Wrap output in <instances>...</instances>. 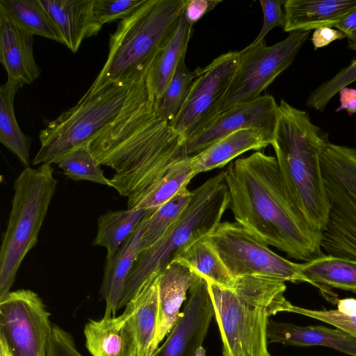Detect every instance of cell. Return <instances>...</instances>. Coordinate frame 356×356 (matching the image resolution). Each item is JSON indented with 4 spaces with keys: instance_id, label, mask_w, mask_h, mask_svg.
Masks as SVG:
<instances>
[{
    "instance_id": "1",
    "label": "cell",
    "mask_w": 356,
    "mask_h": 356,
    "mask_svg": "<svg viewBox=\"0 0 356 356\" xmlns=\"http://www.w3.org/2000/svg\"><path fill=\"white\" fill-rule=\"evenodd\" d=\"M131 83L117 119L87 145L101 165L111 168V187L137 209L179 162L188 157L186 140L161 118L144 79Z\"/></svg>"
},
{
    "instance_id": "2",
    "label": "cell",
    "mask_w": 356,
    "mask_h": 356,
    "mask_svg": "<svg viewBox=\"0 0 356 356\" xmlns=\"http://www.w3.org/2000/svg\"><path fill=\"white\" fill-rule=\"evenodd\" d=\"M224 172L237 223L291 258L306 262L323 254L322 233L294 204L275 156L257 151L231 162Z\"/></svg>"
},
{
    "instance_id": "3",
    "label": "cell",
    "mask_w": 356,
    "mask_h": 356,
    "mask_svg": "<svg viewBox=\"0 0 356 356\" xmlns=\"http://www.w3.org/2000/svg\"><path fill=\"white\" fill-rule=\"evenodd\" d=\"M327 141V134L306 111L280 101L270 145L292 200L310 226L321 233L330 212L320 160Z\"/></svg>"
},
{
    "instance_id": "4",
    "label": "cell",
    "mask_w": 356,
    "mask_h": 356,
    "mask_svg": "<svg viewBox=\"0 0 356 356\" xmlns=\"http://www.w3.org/2000/svg\"><path fill=\"white\" fill-rule=\"evenodd\" d=\"M187 0H146L121 20L110 35L108 58L89 87L133 81L146 74L159 51L176 31Z\"/></svg>"
},
{
    "instance_id": "5",
    "label": "cell",
    "mask_w": 356,
    "mask_h": 356,
    "mask_svg": "<svg viewBox=\"0 0 356 356\" xmlns=\"http://www.w3.org/2000/svg\"><path fill=\"white\" fill-rule=\"evenodd\" d=\"M229 206V191L222 170L194 189L189 205L175 224L154 244L138 254L118 309L125 307L149 277L161 273L189 245L205 238L221 222Z\"/></svg>"
},
{
    "instance_id": "6",
    "label": "cell",
    "mask_w": 356,
    "mask_h": 356,
    "mask_svg": "<svg viewBox=\"0 0 356 356\" xmlns=\"http://www.w3.org/2000/svg\"><path fill=\"white\" fill-rule=\"evenodd\" d=\"M57 181L50 164L25 168L14 181V194L0 250V300L6 296L27 253L35 247L55 194Z\"/></svg>"
},
{
    "instance_id": "7",
    "label": "cell",
    "mask_w": 356,
    "mask_h": 356,
    "mask_svg": "<svg viewBox=\"0 0 356 356\" xmlns=\"http://www.w3.org/2000/svg\"><path fill=\"white\" fill-rule=\"evenodd\" d=\"M135 80L110 83L93 92L88 88L75 106L40 131V147L33 164L56 163L72 150L86 146L117 119Z\"/></svg>"
},
{
    "instance_id": "8",
    "label": "cell",
    "mask_w": 356,
    "mask_h": 356,
    "mask_svg": "<svg viewBox=\"0 0 356 356\" xmlns=\"http://www.w3.org/2000/svg\"><path fill=\"white\" fill-rule=\"evenodd\" d=\"M320 160L330 202L321 249L356 261V149L328 140Z\"/></svg>"
},
{
    "instance_id": "9",
    "label": "cell",
    "mask_w": 356,
    "mask_h": 356,
    "mask_svg": "<svg viewBox=\"0 0 356 356\" xmlns=\"http://www.w3.org/2000/svg\"><path fill=\"white\" fill-rule=\"evenodd\" d=\"M205 239L234 277L253 275L311 284L301 264L276 254L236 222H220Z\"/></svg>"
},
{
    "instance_id": "10",
    "label": "cell",
    "mask_w": 356,
    "mask_h": 356,
    "mask_svg": "<svg viewBox=\"0 0 356 356\" xmlns=\"http://www.w3.org/2000/svg\"><path fill=\"white\" fill-rule=\"evenodd\" d=\"M310 33L289 32L283 40L268 46L266 42L248 45L239 52L238 62L218 113L260 95L292 63Z\"/></svg>"
},
{
    "instance_id": "11",
    "label": "cell",
    "mask_w": 356,
    "mask_h": 356,
    "mask_svg": "<svg viewBox=\"0 0 356 356\" xmlns=\"http://www.w3.org/2000/svg\"><path fill=\"white\" fill-rule=\"evenodd\" d=\"M50 313L30 289L10 291L0 300V334L13 356H54Z\"/></svg>"
},
{
    "instance_id": "12",
    "label": "cell",
    "mask_w": 356,
    "mask_h": 356,
    "mask_svg": "<svg viewBox=\"0 0 356 356\" xmlns=\"http://www.w3.org/2000/svg\"><path fill=\"white\" fill-rule=\"evenodd\" d=\"M224 356H270L268 348L269 314L252 307L233 291L209 282Z\"/></svg>"
},
{
    "instance_id": "13",
    "label": "cell",
    "mask_w": 356,
    "mask_h": 356,
    "mask_svg": "<svg viewBox=\"0 0 356 356\" xmlns=\"http://www.w3.org/2000/svg\"><path fill=\"white\" fill-rule=\"evenodd\" d=\"M239 58L229 51L213 59L203 68L193 70L194 81L178 115L169 125L186 140L199 132L218 113Z\"/></svg>"
},
{
    "instance_id": "14",
    "label": "cell",
    "mask_w": 356,
    "mask_h": 356,
    "mask_svg": "<svg viewBox=\"0 0 356 356\" xmlns=\"http://www.w3.org/2000/svg\"><path fill=\"white\" fill-rule=\"evenodd\" d=\"M278 104L270 95H260L217 115L186 142L188 156H195L227 135L244 129L254 130L271 144L276 127Z\"/></svg>"
},
{
    "instance_id": "15",
    "label": "cell",
    "mask_w": 356,
    "mask_h": 356,
    "mask_svg": "<svg viewBox=\"0 0 356 356\" xmlns=\"http://www.w3.org/2000/svg\"><path fill=\"white\" fill-rule=\"evenodd\" d=\"M183 312L161 347V356H195L214 314L207 281L198 276L188 291Z\"/></svg>"
},
{
    "instance_id": "16",
    "label": "cell",
    "mask_w": 356,
    "mask_h": 356,
    "mask_svg": "<svg viewBox=\"0 0 356 356\" xmlns=\"http://www.w3.org/2000/svg\"><path fill=\"white\" fill-rule=\"evenodd\" d=\"M33 36L0 12V61L8 79L22 86L40 74L33 56Z\"/></svg>"
},
{
    "instance_id": "17",
    "label": "cell",
    "mask_w": 356,
    "mask_h": 356,
    "mask_svg": "<svg viewBox=\"0 0 356 356\" xmlns=\"http://www.w3.org/2000/svg\"><path fill=\"white\" fill-rule=\"evenodd\" d=\"M197 277L189 268L177 261H172L160 273L159 315L153 346L155 353L160 343L177 324L181 306Z\"/></svg>"
},
{
    "instance_id": "18",
    "label": "cell",
    "mask_w": 356,
    "mask_h": 356,
    "mask_svg": "<svg viewBox=\"0 0 356 356\" xmlns=\"http://www.w3.org/2000/svg\"><path fill=\"white\" fill-rule=\"evenodd\" d=\"M57 26L65 44L76 53L84 39L96 35L102 26L94 14L95 0H40Z\"/></svg>"
},
{
    "instance_id": "19",
    "label": "cell",
    "mask_w": 356,
    "mask_h": 356,
    "mask_svg": "<svg viewBox=\"0 0 356 356\" xmlns=\"http://www.w3.org/2000/svg\"><path fill=\"white\" fill-rule=\"evenodd\" d=\"M267 338L270 343L296 346H321L356 356V337L346 331L323 325L300 326L269 318Z\"/></svg>"
},
{
    "instance_id": "20",
    "label": "cell",
    "mask_w": 356,
    "mask_h": 356,
    "mask_svg": "<svg viewBox=\"0 0 356 356\" xmlns=\"http://www.w3.org/2000/svg\"><path fill=\"white\" fill-rule=\"evenodd\" d=\"M160 273L149 277L125 305L124 314L130 321L137 343V356H154V341L159 315Z\"/></svg>"
},
{
    "instance_id": "21",
    "label": "cell",
    "mask_w": 356,
    "mask_h": 356,
    "mask_svg": "<svg viewBox=\"0 0 356 356\" xmlns=\"http://www.w3.org/2000/svg\"><path fill=\"white\" fill-rule=\"evenodd\" d=\"M286 32L333 28L356 10V0H286Z\"/></svg>"
},
{
    "instance_id": "22",
    "label": "cell",
    "mask_w": 356,
    "mask_h": 356,
    "mask_svg": "<svg viewBox=\"0 0 356 356\" xmlns=\"http://www.w3.org/2000/svg\"><path fill=\"white\" fill-rule=\"evenodd\" d=\"M83 332L86 346L92 356H137L135 334L124 313L90 319Z\"/></svg>"
},
{
    "instance_id": "23",
    "label": "cell",
    "mask_w": 356,
    "mask_h": 356,
    "mask_svg": "<svg viewBox=\"0 0 356 356\" xmlns=\"http://www.w3.org/2000/svg\"><path fill=\"white\" fill-rule=\"evenodd\" d=\"M192 29L183 13L176 31L152 60L144 78L151 101L157 102L162 97L180 60L186 56Z\"/></svg>"
},
{
    "instance_id": "24",
    "label": "cell",
    "mask_w": 356,
    "mask_h": 356,
    "mask_svg": "<svg viewBox=\"0 0 356 356\" xmlns=\"http://www.w3.org/2000/svg\"><path fill=\"white\" fill-rule=\"evenodd\" d=\"M151 211L149 212V213ZM147 216L124 241L114 257L104 264L100 294L106 302L104 315L116 316L127 278L138 254Z\"/></svg>"
},
{
    "instance_id": "25",
    "label": "cell",
    "mask_w": 356,
    "mask_h": 356,
    "mask_svg": "<svg viewBox=\"0 0 356 356\" xmlns=\"http://www.w3.org/2000/svg\"><path fill=\"white\" fill-rule=\"evenodd\" d=\"M270 145L259 132L249 129L234 131L218 140L201 153L191 156L195 175L222 168L250 150H260Z\"/></svg>"
},
{
    "instance_id": "26",
    "label": "cell",
    "mask_w": 356,
    "mask_h": 356,
    "mask_svg": "<svg viewBox=\"0 0 356 356\" xmlns=\"http://www.w3.org/2000/svg\"><path fill=\"white\" fill-rule=\"evenodd\" d=\"M301 268L310 284L318 288L328 299L333 297L328 288L356 293L355 260L323 254L301 263Z\"/></svg>"
},
{
    "instance_id": "27",
    "label": "cell",
    "mask_w": 356,
    "mask_h": 356,
    "mask_svg": "<svg viewBox=\"0 0 356 356\" xmlns=\"http://www.w3.org/2000/svg\"><path fill=\"white\" fill-rule=\"evenodd\" d=\"M285 282L279 280L246 275L236 277L231 289L248 305L264 309L269 316L291 312L293 305L286 300Z\"/></svg>"
},
{
    "instance_id": "28",
    "label": "cell",
    "mask_w": 356,
    "mask_h": 356,
    "mask_svg": "<svg viewBox=\"0 0 356 356\" xmlns=\"http://www.w3.org/2000/svg\"><path fill=\"white\" fill-rule=\"evenodd\" d=\"M151 210L109 211L97 220V232L92 245L106 249V261H109L124 241L132 234Z\"/></svg>"
},
{
    "instance_id": "29",
    "label": "cell",
    "mask_w": 356,
    "mask_h": 356,
    "mask_svg": "<svg viewBox=\"0 0 356 356\" xmlns=\"http://www.w3.org/2000/svg\"><path fill=\"white\" fill-rule=\"evenodd\" d=\"M22 86L8 79L0 87V142L28 168L31 139L21 131L14 112L15 97Z\"/></svg>"
},
{
    "instance_id": "30",
    "label": "cell",
    "mask_w": 356,
    "mask_h": 356,
    "mask_svg": "<svg viewBox=\"0 0 356 356\" xmlns=\"http://www.w3.org/2000/svg\"><path fill=\"white\" fill-rule=\"evenodd\" d=\"M0 12L31 35L63 44L57 26L40 0H0Z\"/></svg>"
},
{
    "instance_id": "31",
    "label": "cell",
    "mask_w": 356,
    "mask_h": 356,
    "mask_svg": "<svg viewBox=\"0 0 356 356\" xmlns=\"http://www.w3.org/2000/svg\"><path fill=\"white\" fill-rule=\"evenodd\" d=\"M174 261L185 265L209 282L229 290L233 286L235 277L205 238L189 245Z\"/></svg>"
},
{
    "instance_id": "32",
    "label": "cell",
    "mask_w": 356,
    "mask_h": 356,
    "mask_svg": "<svg viewBox=\"0 0 356 356\" xmlns=\"http://www.w3.org/2000/svg\"><path fill=\"white\" fill-rule=\"evenodd\" d=\"M192 196L193 191L184 187L158 209L151 211L147 217L138 253L154 244L175 224L189 205Z\"/></svg>"
},
{
    "instance_id": "33",
    "label": "cell",
    "mask_w": 356,
    "mask_h": 356,
    "mask_svg": "<svg viewBox=\"0 0 356 356\" xmlns=\"http://www.w3.org/2000/svg\"><path fill=\"white\" fill-rule=\"evenodd\" d=\"M185 57L180 60L161 99L156 102L159 115L170 122L184 104L195 78L194 72L186 65Z\"/></svg>"
},
{
    "instance_id": "34",
    "label": "cell",
    "mask_w": 356,
    "mask_h": 356,
    "mask_svg": "<svg viewBox=\"0 0 356 356\" xmlns=\"http://www.w3.org/2000/svg\"><path fill=\"white\" fill-rule=\"evenodd\" d=\"M195 176L191 159L188 156L177 163L168 172L160 184L140 204L138 209L156 210L182 188L187 187Z\"/></svg>"
},
{
    "instance_id": "35",
    "label": "cell",
    "mask_w": 356,
    "mask_h": 356,
    "mask_svg": "<svg viewBox=\"0 0 356 356\" xmlns=\"http://www.w3.org/2000/svg\"><path fill=\"white\" fill-rule=\"evenodd\" d=\"M56 164L73 181H89L111 187L109 179L105 177L101 165L86 145L69 152Z\"/></svg>"
},
{
    "instance_id": "36",
    "label": "cell",
    "mask_w": 356,
    "mask_h": 356,
    "mask_svg": "<svg viewBox=\"0 0 356 356\" xmlns=\"http://www.w3.org/2000/svg\"><path fill=\"white\" fill-rule=\"evenodd\" d=\"M356 81V58L330 80L323 83L308 96L306 105L323 112L328 102L339 91Z\"/></svg>"
},
{
    "instance_id": "37",
    "label": "cell",
    "mask_w": 356,
    "mask_h": 356,
    "mask_svg": "<svg viewBox=\"0 0 356 356\" xmlns=\"http://www.w3.org/2000/svg\"><path fill=\"white\" fill-rule=\"evenodd\" d=\"M146 0H95L94 14L96 20L104 24L123 20L133 14Z\"/></svg>"
},
{
    "instance_id": "38",
    "label": "cell",
    "mask_w": 356,
    "mask_h": 356,
    "mask_svg": "<svg viewBox=\"0 0 356 356\" xmlns=\"http://www.w3.org/2000/svg\"><path fill=\"white\" fill-rule=\"evenodd\" d=\"M291 312L328 323L356 337V316H345L337 309L314 310L295 305H293Z\"/></svg>"
},
{
    "instance_id": "39",
    "label": "cell",
    "mask_w": 356,
    "mask_h": 356,
    "mask_svg": "<svg viewBox=\"0 0 356 356\" xmlns=\"http://www.w3.org/2000/svg\"><path fill=\"white\" fill-rule=\"evenodd\" d=\"M283 0H260L259 3L263 13V25L255 40L250 46H256L263 42L268 33L276 26L284 27L285 14L282 6Z\"/></svg>"
},
{
    "instance_id": "40",
    "label": "cell",
    "mask_w": 356,
    "mask_h": 356,
    "mask_svg": "<svg viewBox=\"0 0 356 356\" xmlns=\"http://www.w3.org/2000/svg\"><path fill=\"white\" fill-rule=\"evenodd\" d=\"M54 356H82L77 350L72 335L53 325Z\"/></svg>"
},
{
    "instance_id": "41",
    "label": "cell",
    "mask_w": 356,
    "mask_h": 356,
    "mask_svg": "<svg viewBox=\"0 0 356 356\" xmlns=\"http://www.w3.org/2000/svg\"><path fill=\"white\" fill-rule=\"evenodd\" d=\"M221 1L220 0H187L184 11V17L193 26L198 20Z\"/></svg>"
},
{
    "instance_id": "42",
    "label": "cell",
    "mask_w": 356,
    "mask_h": 356,
    "mask_svg": "<svg viewBox=\"0 0 356 356\" xmlns=\"http://www.w3.org/2000/svg\"><path fill=\"white\" fill-rule=\"evenodd\" d=\"M346 38V35L342 31L330 27H323L315 29L312 36V42L314 48L324 47L331 42Z\"/></svg>"
},
{
    "instance_id": "43",
    "label": "cell",
    "mask_w": 356,
    "mask_h": 356,
    "mask_svg": "<svg viewBox=\"0 0 356 356\" xmlns=\"http://www.w3.org/2000/svg\"><path fill=\"white\" fill-rule=\"evenodd\" d=\"M334 27L346 34L348 47L356 51V10Z\"/></svg>"
},
{
    "instance_id": "44",
    "label": "cell",
    "mask_w": 356,
    "mask_h": 356,
    "mask_svg": "<svg viewBox=\"0 0 356 356\" xmlns=\"http://www.w3.org/2000/svg\"><path fill=\"white\" fill-rule=\"evenodd\" d=\"M340 106L336 111L345 110L349 115L356 113V89L345 87L339 91Z\"/></svg>"
},
{
    "instance_id": "45",
    "label": "cell",
    "mask_w": 356,
    "mask_h": 356,
    "mask_svg": "<svg viewBox=\"0 0 356 356\" xmlns=\"http://www.w3.org/2000/svg\"><path fill=\"white\" fill-rule=\"evenodd\" d=\"M337 310L341 314L348 316H356V298H346L337 300Z\"/></svg>"
},
{
    "instance_id": "46",
    "label": "cell",
    "mask_w": 356,
    "mask_h": 356,
    "mask_svg": "<svg viewBox=\"0 0 356 356\" xmlns=\"http://www.w3.org/2000/svg\"><path fill=\"white\" fill-rule=\"evenodd\" d=\"M0 356H13L4 337L0 334Z\"/></svg>"
},
{
    "instance_id": "47",
    "label": "cell",
    "mask_w": 356,
    "mask_h": 356,
    "mask_svg": "<svg viewBox=\"0 0 356 356\" xmlns=\"http://www.w3.org/2000/svg\"><path fill=\"white\" fill-rule=\"evenodd\" d=\"M195 356H205V350L202 346L197 348Z\"/></svg>"
}]
</instances>
